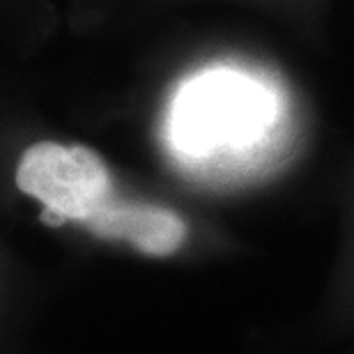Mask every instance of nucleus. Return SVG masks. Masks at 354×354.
I'll return each mask as SVG.
<instances>
[{"label": "nucleus", "instance_id": "nucleus-1", "mask_svg": "<svg viewBox=\"0 0 354 354\" xmlns=\"http://www.w3.org/2000/svg\"><path fill=\"white\" fill-rule=\"evenodd\" d=\"M267 92L232 72L205 74L180 92L173 111V140L191 157L242 147L269 122Z\"/></svg>", "mask_w": 354, "mask_h": 354}, {"label": "nucleus", "instance_id": "nucleus-2", "mask_svg": "<svg viewBox=\"0 0 354 354\" xmlns=\"http://www.w3.org/2000/svg\"><path fill=\"white\" fill-rule=\"evenodd\" d=\"M14 180L19 191L44 205L46 225H86L115 198L109 166L88 145L39 140L21 154Z\"/></svg>", "mask_w": 354, "mask_h": 354}, {"label": "nucleus", "instance_id": "nucleus-3", "mask_svg": "<svg viewBox=\"0 0 354 354\" xmlns=\"http://www.w3.org/2000/svg\"><path fill=\"white\" fill-rule=\"evenodd\" d=\"M83 228L99 239L124 242L152 258L173 256L187 239V223L173 209L152 203L124 201L118 196Z\"/></svg>", "mask_w": 354, "mask_h": 354}]
</instances>
